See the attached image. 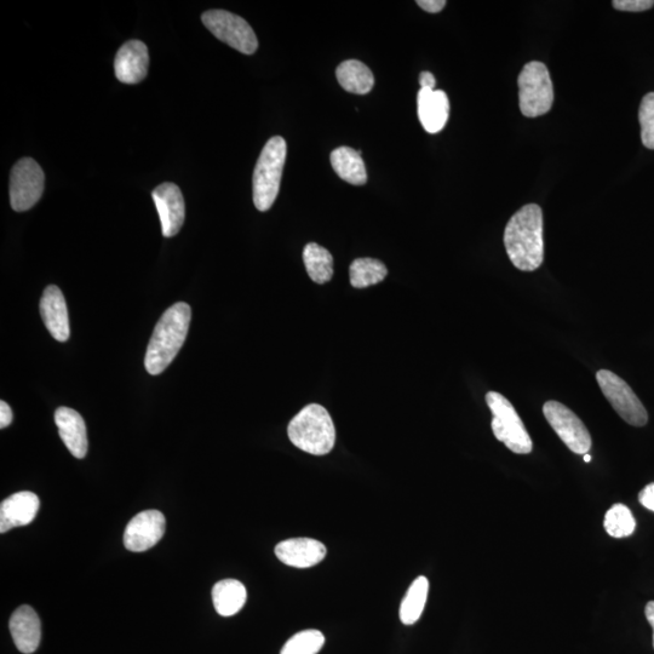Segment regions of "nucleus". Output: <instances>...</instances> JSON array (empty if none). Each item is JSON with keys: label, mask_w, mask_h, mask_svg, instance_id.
Segmentation results:
<instances>
[{"label": "nucleus", "mask_w": 654, "mask_h": 654, "mask_svg": "<svg viewBox=\"0 0 654 654\" xmlns=\"http://www.w3.org/2000/svg\"><path fill=\"white\" fill-rule=\"evenodd\" d=\"M604 526L611 537L624 538L633 535L636 521L630 509L619 503L606 513Z\"/></svg>", "instance_id": "a878e982"}, {"label": "nucleus", "mask_w": 654, "mask_h": 654, "mask_svg": "<svg viewBox=\"0 0 654 654\" xmlns=\"http://www.w3.org/2000/svg\"><path fill=\"white\" fill-rule=\"evenodd\" d=\"M639 120L642 143L646 148L654 151V93L647 94L642 99Z\"/></svg>", "instance_id": "cd10ccee"}, {"label": "nucleus", "mask_w": 654, "mask_h": 654, "mask_svg": "<svg viewBox=\"0 0 654 654\" xmlns=\"http://www.w3.org/2000/svg\"><path fill=\"white\" fill-rule=\"evenodd\" d=\"M543 413L562 443L577 455H587L592 449V436L575 412L552 400L544 404Z\"/></svg>", "instance_id": "9d476101"}, {"label": "nucleus", "mask_w": 654, "mask_h": 654, "mask_svg": "<svg viewBox=\"0 0 654 654\" xmlns=\"http://www.w3.org/2000/svg\"><path fill=\"white\" fill-rule=\"evenodd\" d=\"M336 76L342 88L351 94H369L375 85L374 73L365 63L358 60L342 62L337 68Z\"/></svg>", "instance_id": "4be33fe9"}, {"label": "nucleus", "mask_w": 654, "mask_h": 654, "mask_svg": "<svg viewBox=\"0 0 654 654\" xmlns=\"http://www.w3.org/2000/svg\"><path fill=\"white\" fill-rule=\"evenodd\" d=\"M592 460H593L592 456L588 455V453L587 455H584V462L589 463L592 462Z\"/></svg>", "instance_id": "f704fd0d"}, {"label": "nucleus", "mask_w": 654, "mask_h": 654, "mask_svg": "<svg viewBox=\"0 0 654 654\" xmlns=\"http://www.w3.org/2000/svg\"><path fill=\"white\" fill-rule=\"evenodd\" d=\"M40 507L36 493L22 491L8 497L0 506V533L30 525Z\"/></svg>", "instance_id": "dca6fc26"}, {"label": "nucleus", "mask_w": 654, "mask_h": 654, "mask_svg": "<svg viewBox=\"0 0 654 654\" xmlns=\"http://www.w3.org/2000/svg\"><path fill=\"white\" fill-rule=\"evenodd\" d=\"M388 269L375 258H358L349 268V278L355 289H365L382 283L386 279Z\"/></svg>", "instance_id": "393cba45"}, {"label": "nucleus", "mask_w": 654, "mask_h": 654, "mask_svg": "<svg viewBox=\"0 0 654 654\" xmlns=\"http://www.w3.org/2000/svg\"><path fill=\"white\" fill-rule=\"evenodd\" d=\"M9 628L17 650L25 654L38 650L42 640V623L31 606L17 608L10 618Z\"/></svg>", "instance_id": "f3484780"}, {"label": "nucleus", "mask_w": 654, "mask_h": 654, "mask_svg": "<svg viewBox=\"0 0 654 654\" xmlns=\"http://www.w3.org/2000/svg\"><path fill=\"white\" fill-rule=\"evenodd\" d=\"M44 186V172L36 160L32 158L19 160L10 175L11 208L17 212L32 209L42 198Z\"/></svg>", "instance_id": "1a4fd4ad"}, {"label": "nucleus", "mask_w": 654, "mask_h": 654, "mask_svg": "<svg viewBox=\"0 0 654 654\" xmlns=\"http://www.w3.org/2000/svg\"><path fill=\"white\" fill-rule=\"evenodd\" d=\"M613 7L621 11H630V13H641V11L653 8V0H615Z\"/></svg>", "instance_id": "c85d7f7f"}, {"label": "nucleus", "mask_w": 654, "mask_h": 654, "mask_svg": "<svg viewBox=\"0 0 654 654\" xmlns=\"http://www.w3.org/2000/svg\"><path fill=\"white\" fill-rule=\"evenodd\" d=\"M646 618L648 623L651 624V627L653 629V647H654V601L648 602L646 605Z\"/></svg>", "instance_id": "72a5a7b5"}, {"label": "nucleus", "mask_w": 654, "mask_h": 654, "mask_svg": "<svg viewBox=\"0 0 654 654\" xmlns=\"http://www.w3.org/2000/svg\"><path fill=\"white\" fill-rule=\"evenodd\" d=\"M192 312L187 303H176L159 319L149 341L145 366L148 374H162L179 354L185 343Z\"/></svg>", "instance_id": "f03ea898"}, {"label": "nucleus", "mask_w": 654, "mask_h": 654, "mask_svg": "<svg viewBox=\"0 0 654 654\" xmlns=\"http://www.w3.org/2000/svg\"><path fill=\"white\" fill-rule=\"evenodd\" d=\"M59 434L72 455L82 460L88 452V435L83 417L70 407H59L55 412Z\"/></svg>", "instance_id": "6ab92c4d"}, {"label": "nucleus", "mask_w": 654, "mask_h": 654, "mask_svg": "<svg viewBox=\"0 0 654 654\" xmlns=\"http://www.w3.org/2000/svg\"><path fill=\"white\" fill-rule=\"evenodd\" d=\"M303 262L314 283L323 285L334 277V257L329 250L315 243H309L303 250Z\"/></svg>", "instance_id": "5701e85b"}, {"label": "nucleus", "mask_w": 654, "mask_h": 654, "mask_svg": "<svg viewBox=\"0 0 654 654\" xmlns=\"http://www.w3.org/2000/svg\"><path fill=\"white\" fill-rule=\"evenodd\" d=\"M417 109L424 130L429 134H438L449 120V97L443 90L421 89L417 96Z\"/></svg>", "instance_id": "a211bd4d"}, {"label": "nucleus", "mask_w": 654, "mask_h": 654, "mask_svg": "<svg viewBox=\"0 0 654 654\" xmlns=\"http://www.w3.org/2000/svg\"><path fill=\"white\" fill-rule=\"evenodd\" d=\"M291 443L314 456H325L334 449L336 428L329 411L318 404L304 407L288 427Z\"/></svg>", "instance_id": "7ed1b4c3"}, {"label": "nucleus", "mask_w": 654, "mask_h": 654, "mask_svg": "<svg viewBox=\"0 0 654 654\" xmlns=\"http://www.w3.org/2000/svg\"><path fill=\"white\" fill-rule=\"evenodd\" d=\"M13 420V410L10 409V406L5 401H0V428L9 427Z\"/></svg>", "instance_id": "2f4dec72"}, {"label": "nucleus", "mask_w": 654, "mask_h": 654, "mask_svg": "<svg viewBox=\"0 0 654 654\" xmlns=\"http://www.w3.org/2000/svg\"><path fill=\"white\" fill-rule=\"evenodd\" d=\"M486 403L492 412L491 427L497 440L518 455H529L533 449L532 440L513 404L497 392L487 393Z\"/></svg>", "instance_id": "39448f33"}, {"label": "nucleus", "mask_w": 654, "mask_h": 654, "mask_svg": "<svg viewBox=\"0 0 654 654\" xmlns=\"http://www.w3.org/2000/svg\"><path fill=\"white\" fill-rule=\"evenodd\" d=\"M327 549L317 539L291 538L275 547V555L283 564L295 569H309L326 558Z\"/></svg>", "instance_id": "ddd939ff"}, {"label": "nucleus", "mask_w": 654, "mask_h": 654, "mask_svg": "<svg viewBox=\"0 0 654 654\" xmlns=\"http://www.w3.org/2000/svg\"><path fill=\"white\" fill-rule=\"evenodd\" d=\"M248 600L245 585L237 579H223L212 588V602L222 617L237 615Z\"/></svg>", "instance_id": "aec40b11"}, {"label": "nucleus", "mask_w": 654, "mask_h": 654, "mask_svg": "<svg viewBox=\"0 0 654 654\" xmlns=\"http://www.w3.org/2000/svg\"><path fill=\"white\" fill-rule=\"evenodd\" d=\"M325 645V636L319 630H303L286 642L280 654H318Z\"/></svg>", "instance_id": "bb28decb"}, {"label": "nucleus", "mask_w": 654, "mask_h": 654, "mask_svg": "<svg viewBox=\"0 0 654 654\" xmlns=\"http://www.w3.org/2000/svg\"><path fill=\"white\" fill-rule=\"evenodd\" d=\"M639 501L642 506L654 512V483L647 485L645 489L639 493Z\"/></svg>", "instance_id": "7c9ffc66"}, {"label": "nucleus", "mask_w": 654, "mask_h": 654, "mask_svg": "<svg viewBox=\"0 0 654 654\" xmlns=\"http://www.w3.org/2000/svg\"><path fill=\"white\" fill-rule=\"evenodd\" d=\"M149 54L145 43L130 40L118 50L114 60V71L119 82L124 84L141 83L147 77Z\"/></svg>", "instance_id": "4468645a"}, {"label": "nucleus", "mask_w": 654, "mask_h": 654, "mask_svg": "<svg viewBox=\"0 0 654 654\" xmlns=\"http://www.w3.org/2000/svg\"><path fill=\"white\" fill-rule=\"evenodd\" d=\"M509 260L522 272H533L544 261L543 214L536 204L525 205L510 218L504 231Z\"/></svg>", "instance_id": "f257e3e1"}, {"label": "nucleus", "mask_w": 654, "mask_h": 654, "mask_svg": "<svg viewBox=\"0 0 654 654\" xmlns=\"http://www.w3.org/2000/svg\"><path fill=\"white\" fill-rule=\"evenodd\" d=\"M417 5L430 14H438L445 8V0H417Z\"/></svg>", "instance_id": "c756f323"}, {"label": "nucleus", "mask_w": 654, "mask_h": 654, "mask_svg": "<svg viewBox=\"0 0 654 654\" xmlns=\"http://www.w3.org/2000/svg\"><path fill=\"white\" fill-rule=\"evenodd\" d=\"M203 24L221 42L238 50L239 53L252 55L258 49V40L252 27L243 17L225 10H210L202 16Z\"/></svg>", "instance_id": "0eeeda50"}, {"label": "nucleus", "mask_w": 654, "mask_h": 654, "mask_svg": "<svg viewBox=\"0 0 654 654\" xmlns=\"http://www.w3.org/2000/svg\"><path fill=\"white\" fill-rule=\"evenodd\" d=\"M596 381L604 393L608 403L616 410L623 420L634 427H644L648 422V413L645 406L629 384L621 377L608 370H600L596 374Z\"/></svg>", "instance_id": "6e6552de"}, {"label": "nucleus", "mask_w": 654, "mask_h": 654, "mask_svg": "<svg viewBox=\"0 0 654 654\" xmlns=\"http://www.w3.org/2000/svg\"><path fill=\"white\" fill-rule=\"evenodd\" d=\"M421 89L435 90L436 80L433 73L422 72L420 76Z\"/></svg>", "instance_id": "473e14b6"}, {"label": "nucleus", "mask_w": 654, "mask_h": 654, "mask_svg": "<svg viewBox=\"0 0 654 654\" xmlns=\"http://www.w3.org/2000/svg\"><path fill=\"white\" fill-rule=\"evenodd\" d=\"M40 314L50 335L56 341L66 342L71 335L70 318L62 291L55 285L45 289L40 301Z\"/></svg>", "instance_id": "2eb2a0df"}, {"label": "nucleus", "mask_w": 654, "mask_h": 654, "mask_svg": "<svg viewBox=\"0 0 654 654\" xmlns=\"http://www.w3.org/2000/svg\"><path fill=\"white\" fill-rule=\"evenodd\" d=\"M165 238L175 237L181 231L186 217L185 199L175 183L166 182L152 193Z\"/></svg>", "instance_id": "f8f14e48"}, {"label": "nucleus", "mask_w": 654, "mask_h": 654, "mask_svg": "<svg viewBox=\"0 0 654 654\" xmlns=\"http://www.w3.org/2000/svg\"><path fill=\"white\" fill-rule=\"evenodd\" d=\"M166 520L159 510H145L131 519L124 533L125 548L134 553L146 552L160 542Z\"/></svg>", "instance_id": "9b49d317"}, {"label": "nucleus", "mask_w": 654, "mask_h": 654, "mask_svg": "<svg viewBox=\"0 0 654 654\" xmlns=\"http://www.w3.org/2000/svg\"><path fill=\"white\" fill-rule=\"evenodd\" d=\"M331 165L343 181L354 186H363L367 182L366 166L361 151L340 147L331 153Z\"/></svg>", "instance_id": "412c9836"}, {"label": "nucleus", "mask_w": 654, "mask_h": 654, "mask_svg": "<svg viewBox=\"0 0 654 654\" xmlns=\"http://www.w3.org/2000/svg\"><path fill=\"white\" fill-rule=\"evenodd\" d=\"M429 582L426 577H418L413 581L400 606V621L405 625L418 622L427 604Z\"/></svg>", "instance_id": "b1692460"}, {"label": "nucleus", "mask_w": 654, "mask_h": 654, "mask_svg": "<svg viewBox=\"0 0 654 654\" xmlns=\"http://www.w3.org/2000/svg\"><path fill=\"white\" fill-rule=\"evenodd\" d=\"M520 111L527 118L547 114L553 107L554 88L547 66L532 61L522 68L519 79Z\"/></svg>", "instance_id": "423d86ee"}, {"label": "nucleus", "mask_w": 654, "mask_h": 654, "mask_svg": "<svg viewBox=\"0 0 654 654\" xmlns=\"http://www.w3.org/2000/svg\"><path fill=\"white\" fill-rule=\"evenodd\" d=\"M288 154V146L283 137L274 136L262 149L257 160L254 180V203L258 211H268L277 199L281 177Z\"/></svg>", "instance_id": "20e7f679"}]
</instances>
